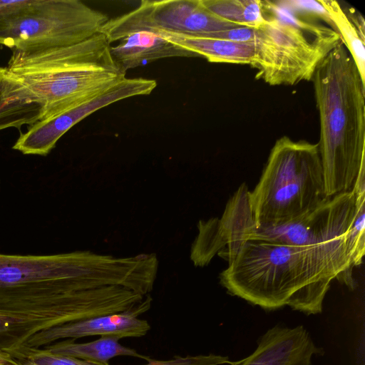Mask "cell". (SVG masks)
<instances>
[{
  "mask_svg": "<svg viewBox=\"0 0 365 365\" xmlns=\"http://www.w3.org/2000/svg\"><path fill=\"white\" fill-rule=\"evenodd\" d=\"M106 255L90 251L44 255L0 253V314L29 339L64 324L113 313Z\"/></svg>",
  "mask_w": 365,
  "mask_h": 365,
  "instance_id": "obj_1",
  "label": "cell"
},
{
  "mask_svg": "<svg viewBox=\"0 0 365 365\" xmlns=\"http://www.w3.org/2000/svg\"><path fill=\"white\" fill-rule=\"evenodd\" d=\"M217 255L228 262L220 274L221 284L265 310L288 306L319 314L334 279L355 287L345 238L307 246L250 240L230 244Z\"/></svg>",
  "mask_w": 365,
  "mask_h": 365,
  "instance_id": "obj_2",
  "label": "cell"
},
{
  "mask_svg": "<svg viewBox=\"0 0 365 365\" xmlns=\"http://www.w3.org/2000/svg\"><path fill=\"white\" fill-rule=\"evenodd\" d=\"M312 81L325 196L330 198L350 192L365 168V81L342 42L319 65Z\"/></svg>",
  "mask_w": 365,
  "mask_h": 365,
  "instance_id": "obj_3",
  "label": "cell"
},
{
  "mask_svg": "<svg viewBox=\"0 0 365 365\" xmlns=\"http://www.w3.org/2000/svg\"><path fill=\"white\" fill-rule=\"evenodd\" d=\"M264 21L255 29L250 66L270 86H294L311 81L319 65L341 40L316 16L282 1H263Z\"/></svg>",
  "mask_w": 365,
  "mask_h": 365,
  "instance_id": "obj_4",
  "label": "cell"
},
{
  "mask_svg": "<svg viewBox=\"0 0 365 365\" xmlns=\"http://www.w3.org/2000/svg\"><path fill=\"white\" fill-rule=\"evenodd\" d=\"M326 199L318 144L286 135L276 140L259 182L248 192L257 227L297 218Z\"/></svg>",
  "mask_w": 365,
  "mask_h": 365,
  "instance_id": "obj_5",
  "label": "cell"
},
{
  "mask_svg": "<svg viewBox=\"0 0 365 365\" xmlns=\"http://www.w3.org/2000/svg\"><path fill=\"white\" fill-rule=\"evenodd\" d=\"M101 34L38 71L13 73L43 108L41 119L82 104L125 78Z\"/></svg>",
  "mask_w": 365,
  "mask_h": 365,
  "instance_id": "obj_6",
  "label": "cell"
},
{
  "mask_svg": "<svg viewBox=\"0 0 365 365\" xmlns=\"http://www.w3.org/2000/svg\"><path fill=\"white\" fill-rule=\"evenodd\" d=\"M108 19L79 0H28L0 23V45L19 51L71 46L98 34Z\"/></svg>",
  "mask_w": 365,
  "mask_h": 365,
  "instance_id": "obj_7",
  "label": "cell"
},
{
  "mask_svg": "<svg viewBox=\"0 0 365 365\" xmlns=\"http://www.w3.org/2000/svg\"><path fill=\"white\" fill-rule=\"evenodd\" d=\"M355 207V196L351 190L326 199L312 210L290 221L259 227L255 224L250 207H244L235 215L227 245L255 240L307 246L344 239L353 221Z\"/></svg>",
  "mask_w": 365,
  "mask_h": 365,
  "instance_id": "obj_8",
  "label": "cell"
},
{
  "mask_svg": "<svg viewBox=\"0 0 365 365\" xmlns=\"http://www.w3.org/2000/svg\"><path fill=\"white\" fill-rule=\"evenodd\" d=\"M237 26H242L215 15L200 0H144L133 10L109 19L99 33L110 44L143 31L199 36Z\"/></svg>",
  "mask_w": 365,
  "mask_h": 365,
  "instance_id": "obj_9",
  "label": "cell"
},
{
  "mask_svg": "<svg viewBox=\"0 0 365 365\" xmlns=\"http://www.w3.org/2000/svg\"><path fill=\"white\" fill-rule=\"evenodd\" d=\"M157 82L144 78H125L103 93L82 104L43 118L21 133L13 149L24 155H47L73 125L95 111L125 98L148 95Z\"/></svg>",
  "mask_w": 365,
  "mask_h": 365,
  "instance_id": "obj_10",
  "label": "cell"
},
{
  "mask_svg": "<svg viewBox=\"0 0 365 365\" xmlns=\"http://www.w3.org/2000/svg\"><path fill=\"white\" fill-rule=\"evenodd\" d=\"M150 304L145 303L131 311L90 317L41 331L27 341L23 351L40 349L67 338L78 339L97 335L115 336L120 339L141 337L147 334L150 326L146 320L138 319V316L149 309Z\"/></svg>",
  "mask_w": 365,
  "mask_h": 365,
  "instance_id": "obj_11",
  "label": "cell"
},
{
  "mask_svg": "<svg viewBox=\"0 0 365 365\" xmlns=\"http://www.w3.org/2000/svg\"><path fill=\"white\" fill-rule=\"evenodd\" d=\"M322 354L303 326L276 325L260 337L250 356L235 365H312V357Z\"/></svg>",
  "mask_w": 365,
  "mask_h": 365,
  "instance_id": "obj_12",
  "label": "cell"
},
{
  "mask_svg": "<svg viewBox=\"0 0 365 365\" xmlns=\"http://www.w3.org/2000/svg\"><path fill=\"white\" fill-rule=\"evenodd\" d=\"M293 8L323 20L334 29L365 81V21L354 7L334 0L293 1Z\"/></svg>",
  "mask_w": 365,
  "mask_h": 365,
  "instance_id": "obj_13",
  "label": "cell"
},
{
  "mask_svg": "<svg viewBox=\"0 0 365 365\" xmlns=\"http://www.w3.org/2000/svg\"><path fill=\"white\" fill-rule=\"evenodd\" d=\"M116 65L126 73L131 68L160 58L199 57L196 53L172 43L150 31L133 33L110 46Z\"/></svg>",
  "mask_w": 365,
  "mask_h": 365,
  "instance_id": "obj_14",
  "label": "cell"
},
{
  "mask_svg": "<svg viewBox=\"0 0 365 365\" xmlns=\"http://www.w3.org/2000/svg\"><path fill=\"white\" fill-rule=\"evenodd\" d=\"M43 108L24 84L6 68L0 67V130H19L41 120Z\"/></svg>",
  "mask_w": 365,
  "mask_h": 365,
  "instance_id": "obj_15",
  "label": "cell"
},
{
  "mask_svg": "<svg viewBox=\"0 0 365 365\" xmlns=\"http://www.w3.org/2000/svg\"><path fill=\"white\" fill-rule=\"evenodd\" d=\"M168 41L205 58L212 63L250 65L255 52L254 41L237 42L202 36L164 31L153 32Z\"/></svg>",
  "mask_w": 365,
  "mask_h": 365,
  "instance_id": "obj_16",
  "label": "cell"
},
{
  "mask_svg": "<svg viewBox=\"0 0 365 365\" xmlns=\"http://www.w3.org/2000/svg\"><path fill=\"white\" fill-rule=\"evenodd\" d=\"M119 339L115 336H102L97 340L87 343L61 341L45 346V349L52 354L103 364L118 356H130L145 359L148 358L133 349L121 345L118 342Z\"/></svg>",
  "mask_w": 365,
  "mask_h": 365,
  "instance_id": "obj_17",
  "label": "cell"
},
{
  "mask_svg": "<svg viewBox=\"0 0 365 365\" xmlns=\"http://www.w3.org/2000/svg\"><path fill=\"white\" fill-rule=\"evenodd\" d=\"M208 11L235 24L257 29L264 21L263 1L200 0Z\"/></svg>",
  "mask_w": 365,
  "mask_h": 365,
  "instance_id": "obj_18",
  "label": "cell"
},
{
  "mask_svg": "<svg viewBox=\"0 0 365 365\" xmlns=\"http://www.w3.org/2000/svg\"><path fill=\"white\" fill-rule=\"evenodd\" d=\"M354 194L356 205L355 215L346 233L345 245L353 267H358L361 264L364 255L365 192H354Z\"/></svg>",
  "mask_w": 365,
  "mask_h": 365,
  "instance_id": "obj_19",
  "label": "cell"
},
{
  "mask_svg": "<svg viewBox=\"0 0 365 365\" xmlns=\"http://www.w3.org/2000/svg\"><path fill=\"white\" fill-rule=\"evenodd\" d=\"M29 339L22 327L11 319L0 314V351L18 359Z\"/></svg>",
  "mask_w": 365,
  "mask_h": 365,
  "instance_id": "obj_20",
  "label": "cell"
},
{
  "mask_svg": "<svg viewBox=\"0 0 365 365\" xmlns=\"http://www.w3.org/2000/svg\"><path fill=\"white\" fill-rule=\"evenodd\" d=\"M19 361L34 365H106L52 354L45 349H26L22 351Z\"/></svg>",
  "mask_w": 365,
  "mask_h": 365,
  "instance_id": "obj_21",
  "label": "cell"
},
{
  "mask_svg": "<svg viewBox=\"0 0 365 365\" xmlns=\"http://www.w3.org/2000/svg\"><path fill=\"white\" fill-rule=\"evenodd\" d=\"M148 363L143 365H235L236 361H231L229 357L216 354L177 356L169 360H158L147 358ZM106 365H109L106 364Z\"/></svg>",
  "mask_w": 365,
  "mask_h": 365,
  "instance_id": "obj_22",
  "label": "cell"
},
{
  "mask_svg": "<svg viewBox=\"0 0 365 365\" xmlns=\"http://www.w3.org/2000/svg\"><path fill=\"white\" fill-rule=\"evenodd\" d=\"M199 36L226 39L237 42L254 41L255 29L245 26H237L230 29L208 33Z\"/></svg>",
  "mask_w": 365,
  "mask_h": 365,
  "instance_id": "obj_23",
  "label": "cell"
},
{
  "mask_svg": "<svg viewBox=\"0 0 365 365\" xmlns=\"http://www.w3.org/2000/svg\"><path fill=\"white\" fill-rule=\"evenodd\" d=\"M28 0L2 1L0 0V23L18 11L22 8Z\"/></svg>",
  "mask_w": 365,
  "mask_h": 365,
  "instance_id": "obj_24",
  "label": "cell"
},
{
  "mask_svg": "<svg viewBox=\"0 0 365 365\" xmlns=\"http://www.w3.org/2000/svg\"><path fill=\"white\" fill-rule=\"evenodd\" d=\"M0 365H24L23 363L9 353L0 351Z\"/></svg>",
  "mask_w": 365,
  "mask_h": 365,
  "instance_id": "obj_25",
  "label": "cell"
},
{
  "mask_svg": "<svg viewBox=\"0 0 365 365\" xmlns=\"http://www.w3.org/2000/svg\"><path fill=\"white\" fill-rule=\"evenodd\" d=\"M23 364L24 365H34V364H30V363H28V362H25V361H22Z\"/></svg>",
  "mask_w": 365,
  "mask_h": 365,
  "instance_id": "obj_26",
  "label": "cell"
}]
</instances>
